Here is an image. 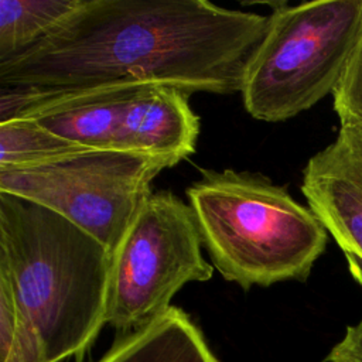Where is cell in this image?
Listing matches in <instances>:
<instances>
[{
	"label": "cell",
	"mask_w": 362,
	"mask_h": 362,
	"mask_svg": "<svg viewBox=\"0 0 362 362\" xmlns=\"http://www.w3.org/2000/svg\"><path fill=\"white\" fill-rule=\"evenodd\" d=\"M267 25V16L208 0H82L41 41L0 62V83L139 82L235 93Z\"/></svg>",
	"instance_id": "obj_1"
},
{
	"label": "cell",
	"mask_w": 362,
	"mask_h": 362,
	"mask_svg": "<svg viewBox=\"0 0 362 362\" xmlns=\"http://www.w3.org/2000/svg\"><path fill=\"white\" fill-rule=\"evenodd\" d=\"M110 262L96 238L62 215L0 192V279L49 362L82 354L106 324Z\"/></svg>",
	"instance_id": "obj_2"
},
{
	"label": "cell",
	"mask_w": 362,
	"mask_h": 362,
	"mask_svg": "<svg viewBox=\"0 0 362 362\" xmlns=\"http://www.w3.org/2000/svg\"><path fill=\"white\" fill-rule=\"evenodd\" d=\"M187 197L215 269L243 290L304 281L325 249L314 212L260 174L205 171Z\"/></svg>",
	"instance_id": "obj_3"
},
{
	"label": "cell",
	"mask_w": 362,
	"mask_h": 362,
	"mask_svg": "<svg viewBox=\"0 0 362 362\" xmlns=\"http://www.w3.org/2000/svg\"><path fill=\"white\" fill-rule=\"evenodd\" d=\"M361 35L362 0L279 3L245 68L246 112L283 122L334 93Z\"/></svg>",
	"instance_id": "obj_4"
},
{
	"label": "cell",
	"mask_w": 362,
	"mask_h": 362,
	"mask_svg": "<svg viewBox=\"0 0 362 362\" xmlns=\"http://www.w3.org/2000/svg\"><path fill=\"white\" fill-rule=\"evenodd\" d=\"M202 245L189 204L151 194L112 255L106 324L129 334L165 313L187 283L209 280Z\"/></svg>",
	"instance_id": "obj_5"
},
{
	"label": "cell",
	"mask_w": 362,
	"mask_h": 362,
	"mask_svg": "<svg viewBox=\"0 0 362 362\" xmlns=\"http://www.w3.org/2000/svg\"><path fill=\"white\" fill-rule=\"evenodd\" d=\"M167 164L130 150H96L40 167L0 170V192L40 204L116 250Z\"/></svg>",
	"instance_id": "obj_6"
},
{
	"label": "cell",
	"mask_w": 362,
	"mask_h": 362,
	"mask_svg": "<svg viewBox=\"0 0 362 362\" xmlns=\"http://www.w3.org/2000/svg\"><path fill=\"white\" fill-rule=\"evenodd\" d=\"M147 83L115 82L79 88H1L0 122L30 119L89 150H120L119 134L126 105Z\"/></svg>",
	"instance_id": "obj_7"
},
{
	"label": "cell",
	"mask_w": 362,
	"mask_h": 362,
	"mask_svg": "<svg viewBox=\"0 0 362 362\" xmlns=\"http://www.w3.org/2000/svg\"><path fill=\"white\" fill-rule=\"evenodd\" d=\"M301 191L344 255L362 260V132L341 126L308 160Z\"/></svg>",
	"instance_id": "obj_8"
},
{
	"label": "cell",
	"mask_w": 362,
	"mask_h": 362,
	"mask_svg": "<svg viewBox=\"0 0 362 362\" xmlns=\"http://www.w3.org/2000/svg\"><path fill=\"white\" fill-rule=\"evenodd\" d=\"M189 93L167 85L141 86L124 107L119 148L158 158L173 167L195 151L199 119Z\"/></svg>",
	"instance_id": "obj_9"
},
{
	"label": "cell",
	"mask_w": 362,
	"mask_h": 362,
	"mask_svg": "<svg viewBox=\"0 0 362 362\" xmlns=\"http://www.w3.org/2000/svg\"><path fill=\"white\" fill-rule=\"evenodd\" d=\"M99 362H219L202 332L180 308L170 307L147 325L120 338Z\"/></svg>",
	"instance_id": "obj_10"
},
{
	"label": "cell",
	"mask_w": 362,
	"mask_h": 362,
	"mask_svg": "<svg viewBox=\"0 0 362 362\" xmlns=\"http://www.w3.org/2000/svg\"><path fill=\"white\" fill-rule=\"evenodd\" d=\"M82 0H0V62L41 41Z\"/></svg>",
	"instance_id": "obj_11"
},
{
	"label": "cell",
	"mask_w": 362,
	"mask_h": 362,
	"mask_svg": "<svg viewBox=\"0 0 362 362\" xmlns=\"http://www.w3.org/2000/svg\"><path fill=\"white\" fill-rule=\"evenodd\" d=\"M96 151L54 134L30 119L0 122V170L45 165L79 153Z\"/></svg>",
	"instance_id": "obj_12"
},
{
	"label": "cell",
	"mask_w": 362,
	"mask_h": 362,
	"mask_svg": "<svg viewBox=\"0 0 362 362\" xmlns=\"http://www.w3.org/2000/svg\"><path fill=\"white\" fill-rule=\"evenodd\" d=\"M1 362H49L42 341L17 304L8 284L0 279Z\"/></svg>",
	"instance_id": "obj_13"
},
{
	"label": "cell",
	"mask_w": 362,
	"mask_h": 362,
	"mask_svg": "<svg viewBox=\"0 0 362 362\" xmlns=\"http://www.w3.org/2000/svg\"><path fill=\"white\" fill-rule=\"evenodd\" d=\"M332 96L341 126L362 132V35Z\"/></svg>",
	"instance_id": "obj_14"
},
{
	"label": "cell",
	"mask_w": 362,
	"mask_h": 362,
	"mask_svg": "<svg viewBox=\"0 0 362 362\" xmlns=\"http://www.w3.org/2000/svg\"><path fill=\"white\" fill-rule=\"evenodd\" d=\"M345 257L351 274L362 287V260L352 256ZM325 362H362V320L346 328L341 341L325 356Z\"/></svg>",
	"instance_id": "obj_15"
}]
</instances>
